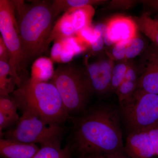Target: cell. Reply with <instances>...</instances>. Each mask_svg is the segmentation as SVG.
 <instances>
[{"mask_svg": "<svg viewBox=\"0 0 158 158\" xmlns=\"http://www.w3.org/2000/svg\"><path fill=\"white\" fill-rule=\"evenodd\" d=\"M74 141L82 158L124 152L118 112L102 106L86 113L77 122Z\"/></svg>", "mask_w": 158, "mask_h": 158, "instance_id": "obj_1", "label": "cell"}, {"mask_svg": "<svg viewBox=\"0 0 158 158\" xmlns=\"http://www.w3.org/2000/svg\"><path fill=\"white\" fill-rule=\"evenodd\" d=\"M24 58L27 65L49 54L48 40L55 25L51 1H13Z\"/></svg>", "mask_w": 158, "mask_h": 158, "instance_id": "obj_2", "label": "cell"}, {"mask_svg": "<svg viewBox=\"0 0 158 158\" xmlns=\"http://www.w3.org/2000/svg\"><path fill=\"white\" fill-rule=\"evenodd\" d=\"M18 107L23 112L36 115L47 122L59 124L69 118L59 91L51 82L27 79L13 92Z\"/></svg>", "mask_w": 158, "mask_h": 158, "instance_id": "obj_3", "label": "cell"}, {"mask_svg": "<svg viewBox=\"0 0 158 158\" xmlns=\"http://www.w3.org/2000/svg\"><path fill=\"white\" fill-rule=\"evenodd\" d=\"M50 82L56 88L69 114L84 110L93 92L86 69L71 63L58 66Z\"/></svg>", "mask_w": 158, "mask_h": 158, "instance_id": "obj_4", "label": "cell"}, {"mask_svg": "<svg viewBox=\"0 0 158 158\" xmlns=\"http://www.w3.org/2000/svg\"><path fill=\"white\" fill-rule=\"evenodd\" d=\"M0 32L9 50V64L19 87L25 81L27 74L26 64L15 19L13 1L0 0Z\"/></svg>", "mask_w": 158, "mask_h": 158, "instance_id": "obj_5", "label": "cell"}, {"mask_svg": "<svg viewBox=\"0 0 158 158\" xmlns=\"http://www.w3.org/2000/svg\"><path fill=\"white\" fill-rule=\"evenodd\" d=\"M62 128L59 124L47 122L27 112L23 114L13 129L5 134L6 139L41 146L59 143Z\"/></svg>", "mask_w": 158, "mask_h": 158, "instance_id": "obj_6", "label": "cell"}, {"mask_svg": "<svg viewBox=\"0 0 158 158\" xmlns=\"http://www.w3.org/2000/svg\"><path fill=\"white\" fill-rule=\"evenodd\" d=\"M120 104L122 116L130 133L158 124V94L137 89Z\"/></svg>", "mask_w": 158, "mask_h": 158, "instance_id": "obj_7", "label": "cell"}, {"mask_svg": "<svg viewBox=\"0 0 158 158\" xmlns=\"http://www.w3.org/2000/svg\"><path fill=\"white\" fill-rule=\"evenodd\" d=\"M124 151L131 158L158 156V124L129 133Z\"/></svg>", "mask_w": 158, "mask_h": 158, "instance_id": "obj_8", "label": "cell"}, {"mask_svg": "<svg viewBox=\"0 0 158 158\" xmlns=\"http://www.w3.org/2000/svg\"><path fill=\"white\" fill-rule=\"evenodd\" d=\"M113 66L110 59H100L87 63L86 73L92 92L102 94L110 90Z\"/></svg>", "mask_w": 158, "mask_h": 158, "instance_id": "obj_9", "label": "cell"}, {"mask_svg": "<svg viewBox=\"0 0 158 158\" xmlns=\"http://www.w3.org/2000/svg\"><path fill=\"white\" fill-rule=\"evenodd\" d=\"M107 34L113 44L128 42L137 37L138 27L134 20L118 15L112 18L106 23Z\"/></svg>", "mask_w": 158, "mask_h": 158, "instance_id": "obj_10", "label": "cell"}, {"mask_svg": "<svg viewBox=\"0 0 158 158\" xmlns=\"http://www.w3.org/2000/svg\"><path fill=\"white\" fill-rule=\"evenodd\" d=\"M146 67L138 79L137 89L158 94V49L149 54Z\"/></svg>", "mask_w": 158, "mask_h": 158, "instance_id": "obj_11", "label": "cell"}, {"mask_svg": "<svg viewBox=\"0 0 158 158\" xmlns=\"http://www.w3.org/2000/svg\"><path fill=\"white\" fill-rule=\"evenodd\" d=\"M39 149L36 144H26L7 139L0 140V153L5 158H32Z\"/></svg>", "mask_w": 158, "mask_h": 158, "instance_id": "obj_12", "label": "cell"}, {"mask_svg": "<svg viewBox=\"0 0 158 158\" xmlns=\"http://www.w3.org/2000/svg\"><path fill=\"white\" fill-rule=\"evenodd\" d=\"M76 35L70 13L65 12L55 24L49 39V44L53 40H60L73 37Z\"/></svg>", "mask_w": 158, "mask_h": 158, "instance_id": "obj_13", "label": "cell"}, {"mask_svg": "<svg viewBox=\"0 0 158 158\" xmlns=\"http://www.w3.org/2000/svg\"><path fill=\"white\" fill-rule=\"evenodd\" d=\"M55 69L51 59L45 56L40 57L34 61L31 67V77L38 82H48L53 76Z\"/></svg>", "mask_w": 158, "mask_h": 158, "instance_id": "obj_14", "label": "cell"}, {"mask_svg": "<svg viewBox=\"0 0 158 158\" xmlns=\"http://www.w3.org/2000/svg\"><path fill=\"white\" fill-rule=\"evenodd\" d=\"M67 11L71 15L73 23L76 34L82 29L91 25V21L95 13L94 9L91 6L72 9Z\"/></svg>", "mask_w": 158, "mask_h": 158, "instance_id": "obj_15", "label": "cell"}, {"mask_svg": "<svg viewBox=\"0 0 158 158\" xmlns=\"http://www.w3.org/2000/svg\"><path fill=\"white\" fill-rule=\"evenodd\" d=\"M135 22L138 29L158 47V21L144 12Z\"/></svg>", "mask_w": 158, "mask_h": 158, "instance_id": "obj_16", "label": "cell"}, {"mask_svg": "<svg viewBox=\"0 0 158 158\" xmlns=\"http://www.w3.org/2000/svg\"><path fill=\"white\" fill-rule=\"evenodd\" d=\"M104 2L94 0H55L52 1V8L55 17L69 9L84 6L98 5Z\"/></svg>", "mask_w": 158, "mask_h": 158, "instance_id": "obj_17", "label": "cell"}, {"mask_svg": "<svg viewBox=\"0 0 158 158\" xmlns=\"http://www.w3.org/2000/svg\"><path fill=\"white\" fill-rule=\"evenodd\" d=\"M16 80L9 63L0 61V95H8L13 92Z\"/></svg>", "mask_w": 158, "mask_h": 158, "instance_id": "obj_18", "label": "cell"}, {"mask_svg": "<svg viewBox=\"0 0 158 158\" xmlns=\"http://www.w3.org/2000/svg\"><path fill=\"white\" fill-rule=\"evenodd\" d=\"M32 158H70V149L62 148L60 142L43 145Z\"/></svg>", "mask_w": 158, "mask_h": 158, "instance_id": "obj_19", "label": "cell"}, {"mask_svg": "<svg viewBox=\"0 0 158 158\" xmlns=\"http://www.w3.org/2000/svg\"><path fill=\"white\" fill-rule=\"evenodd\" d=\"M129 65L125 63H120L114 65L112 72L110 90L116 92L118 87L124 81L125 75Z\"/></svg>", "mask_w": 158, "mask_h": 158, "instance_id": "obj_20", "label": "cell"}, {"mask_svg": "<svg viewBox=\"0 0 158 158\" xmlns=\"http://www.w3.org/2000/svg\"><path fill=\"white\" fill-rule=\"evenodd\" d=\"M137 85L138 83L124 80L116 92L120 103L127 100L137 90Z\"/></svg>", "mask_w": 158, "mask_h": 158, "instance_id": "obj_21", "label": "cell"}, {"mask_svg": "<svg viewBox=\"0 0 158 158\" xmlns=\"http://www.w3.org/2000/svg\"><path fill=\"white\" fill-rule=\"evenodd\" d=\"M145 48V43L143 40L138 37L131 40L127 46L126 59L135 58L141 53Z\"/></svg>", "mask_w": 158, "mask_h": 158, "instance_id": "obj_22", "label": "cell"}, {"mask_svg": "<svg viewBox=\"0 0 158 158\" xmlns=\"http://www.w3.org/2000/svg\"><path fill=\"white\" fill-rule=\"evenodd\" d=\"M76 35L89 48L96 41L99 36L102 35L96 34L94 27L90 25L79 31Z\"/></svg>", "mask_w": 158, "mask_h": 158, "instance_id": "obj_23", "label": "cell"}, {"mask_svg": "<svg viewBox=\"0 0 158 158\" xmlns=\"http://www.w3.org/2000/svg\"><path fill=\"white\" fill-rule=\"evenodd\" d=\"M18 106L13 97L8 95H1L0 112L9 115H18Z\"/></svg>", "mask_w": 158, "mask_h": 158, "instance_id": "obj_24", "label": "cell"}, {"mask_svg": "<svg viewBox=\"0 0 158 158\" xmlns=\"http://www.w3.org/2000/svg\"><path fill=\"white\" fill-rule=\"evenodd\" d=\"M129 42H119L113 45L111 56L116 60L126 59L127 46Z\"/></svg>", "mask_w": 158, "mask_h": 158, "instance_id": "obj_25", "label": "cell"}, {"mask_svg": "<svg viewBox=\"0 0 158 158\" xmlns=\"http://www.w3.org/2000/svg\"><path fill=\"white\" fill-rule=\"evenodd\" d=\"M19 117L18 115H9L0 112V131L9 127L15 122L17 123Z\"/></svg>", "mask_w": 158, "mask_h": 158, "instance_id": "obj_26", "label": "cell"}, {"mask_svg": "<svg viewBox=\"0 0 158 158\" xmlns=\"http://www.w3.org/2000/svg\"><path fill=\"white\" fill-rule=\"evenodd\" d=\"M62 48V40L55 41L51 51V59L53 62L61 63Z\"/></svg>", "mask_w": 158, "mask_h": 158, "instance_id": "obj_27", "label": "cell"}, {"mask_svg": "<svg viewBox=\"0 0 158 158\" xmlns=\"http://www.w3.org/2000/svg\"><path fill=\"white\" fill-rule=\"evenodd\" d=\"M10 55L9 50L5 44L2 37H0V61L9 63Z\"/></svg>", "mask_w": 158, "mask_h": 158, "instance_id": "obj_28", "label": "cell"}, {"mask_svg": "<svg viewBox=\"0 0 158 158\" xmlns=\"http://www.w3.org/2000/svg\"><path fill=\"white\" fill-rule=\"evenodd\" d=\"M138 80L136 69L133 68L132 66L129 65L125 75L124 80L138 83Z\"/></svg>", "mask_w": 158, "mask_h": 158, "instance_id": "obj_29", "label": "cell"}, {"mask_svg": "<svg viewBox=\"0 0 158 158\" xmlns=\"http://www.w3.org/2000/svg\"><path fill=\"white\" fill-rule=\"evenodd\" d=\"M105 45L103 35H100L98 37L95 42L90 46V48L94 52H98L102 51Z\"/></svg>", "mask_w": 158, "mask_h": 158, "instance_id": "obj_30", "label": "cell"}, {"mask_svg": "<svg viewBox=\"0 0 158 158\" xmlns=\"http://www.w3.org/2000/svg\"><path fill=\"white\" fill-rule=\"evenodd\" d=\"M92 158H131L124 152L116 153L107 155L98 156Z\"/></svg>", "mask_w": 158, "mask_h": 158, "instance_id": "obj_31", "label": "cell"}, {"mask_svg": "<svg viewBox=\"0 0 158 158\" xmlns=\"http://www.w3.org/2000/svg\"><path fill=\"white\" fill-rule=\"evenodd\" d=\"M149 3L151 4V6H152L153 7L158 11V1H150ZM156 19L158 21V18Z\"/></svg>", "mask_w": 158, "mask_h": 158, "instance_id": "obj_32", "label": "cell"}]
</instances>
